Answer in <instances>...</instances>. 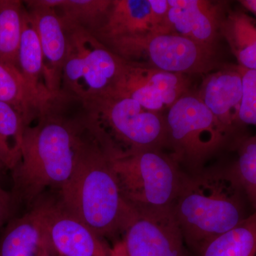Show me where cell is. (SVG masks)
Listing matches in <instances>:
<instances>
[{"mask_svg":"<svg viewBox=\"0 0 256 256\" xmlns=\"http://www.w3.org/2000/svg\"><path fill=\"white\" fill-rule=\"evenodd\" d=\"M172 212L193 254L207 240L255 213L230 162L207 164L195 172L184 173Z\"/></svg>","mask_w":256,"mask_h":256,"instance_id":"6da1fadb","label":"cell"},{"mask_svg":"<svg viewBox=\"0 0 256 256\" xmlns=\"http://www.w3.org/2000/svg\"><path fill=\"white\" fill-rule=\"evenodd\" d=\"M56 99L24 132L20 161L12 170L15 200L32 206L46 188L58 190L73 172L85 136L84 120L68 118Z\"/></svg>","mask_w":256,"mask_h":256,"instance_id":"7a4b0ae2","label":"cell"},{"mask_svg":"<svg viewBox=\"0 0 256 256\" xmlns=\"http://www.w3.org/2000/svg\"><path fill=\"white\" fill-rule=\"evenodd\" d=\"M60 195L63 206L101 238L124 234L136 215L122 200L107 156L86 127L73 172Z\"/></svg>","mask_w":256,"mask_h":256,"instance_id":"3957f363","label":"cell"},{"mask_svg":"<svg viewBox=\"0 0 256 256\" xmlns=\"http://www.w3.org/2000/svg\"><path fill=\"white\" fill-rule=\"evenodd\" d=\"M95 139L110 163L122 200L136 214L172 210L184 172L168 152L124 150L105 140Z\"/></svg>","mask_w":256,"mask_h":256,"instance_id":"277c9868","label":"cell"},{"mask_svg":"<svg viewBox=\"0 0 256 256\" xmlns=\"http://www.w3.org/2000/svg\"><path fill=\"white\" fill-rule=\"evenodd\" d=\"M166 150L184 172L202 170L236 139L222 124L196 94L188 92L165 112Z\"/></svg>","mask_w":256,"mask_h":256,"instance_id":"5b68a950","label":"cell"},{"mask_svg":"<svg viewBox=\"0 0 256 256\" xmlns=\"http://www.w3.org/2000/svg\"><path fill=\"white\" fill-rule=\"evenodd\" d=\"M88 130L124 150H166L165 114L146 110L137 101L106 96L82 102Z\"/></svg>","mask_w":256,"mask_h":256,"instance_id":"8992f818","label":"cell"},{"mask_svg":"<svg viewBox=\"0 0 256 256\" xmlns=\"http://www.w3.org/2000/svg\"><path fill=\"white\" fill-rule=\"evenodd\" d=\"M69 48L62 78L66 94L84 102L108 96L122 73L126 60L90 32L68 30Z\"/></svg>","mask_w":256,"mask_h":256,"instance_id":"52a82bcc","label":"cell"},{"mask_svg":"<svg viewBox=\"0 0 256 256\" xmlns=\"http://www.w3.org/2000/svg\"><path fill=\"white\" fill-rule=\"evenodd\" d=\"M105 45L124 60L136 62L143 58L148 60L146 65L170 73L202 75L217 67L215 48L174 34H150Z\"/></svg>","mask_w":256,"mask_h":256,"instance_id":"ba28073f","label":"cell"},{"mask_svg":"<svg viewBox=\"0 0 256 256\" xmlns=\"http://www.w3.org/2000/svg\"><path fill=\"white\" fill-rule=\"evenodd\" d=\"M190 85L188 76L126 60L122 73L108 96L128 98L146 110L165 114L178 98L190 92Z\"/></svg>","mask_w":256,"mask_h":256,"instance_id":"9c48e42d","label":"cell"},{"mask_svg":"<svg viewBox=\"0 0 256 256\" xmlns=\"http://www.w3.org/2000/svg\"><path fill=\"white\" fill-rule=\"evenodd\" d=\"M38 212L48 248L54 256H112L102 238L72 214L60 200L37 201Z\"/></svg>","mask_w":256,"mask_h":256,"instance_id":"30bf717a","label":"cell"},{"mask_svg":"<svg viewBox=\"0 0 256 256\" xmlns=\"http://www.w3.org/2000/svg\"><path fill=\"white\" fill-rule=\"evenodd\" d=\"M116 248L122 256H190L172 210L136 214Z\"/></svg>","mask_w":256,"mask_h":256,"instance_id":"8fae6325","label":"cell"},{"mask_svg":"<svg viewBox=\"0 0 256 256\" xmlns=\"http://www.w3.org/2000/svg\"><path fill=\"white\" fill-rule=\"evenodd\" d=\"M26 9L40 38L45 86L54 98H58L63 96L62 78L69 48L68 30L56 10L28 5Z\"/></svg>","mask_w":256,"mask_h":256,"instance_id":"7c38bea8","label":"cell"},{"mask_svg":"<svg viewBox=\"0 0 256 256\" xmlns=\"http://www.w3.org/2000/svg\"><path fill=\"white\" fill-rule=\"evenodd\" d=\"M170 34L215 48L226 16L224 3L207 0H168Z\"/></svg>","mask_w":256,"mask_h":256,"instance_id":"4fadbf2b","label":"cell"},{"mask_svg":"<svg viewBox=\"0 0 256 256\" xmlns=\"http://www.w3.org/2000/svg\"><path fill=\"white\" fill-rule=\"evenodd\" d=\"M242 92V76L237 65L207 74L196 94L234 139L244 133L237 122Z\"/></svg>","mask_w":256,"mask_h":256,"instance_id":"5bb4252c","label":"cell"},{"mask_svg":"<svg viewBox=\"0 0 256 256\" xmlns=\"http://www.w3.org/2000/svg\"><path fill=\"white\" fill-rule=\"evenodd\" d=\"M152 34L149 0H112L104 24L94 34L102 43Z\"/></svg>","mask_w":256,"mask_h":256,"instance_id":"9a60e30c","label":"cell"},{"mask_svg":"<svg viewBox=\"0 0 256 256\" xmlns=\"http://www.w3.org/2000/svg\"><path fill=\"white\" fill-rule=\"evenodd\" d=\"M18 69L33 97L43 107H48L56 99L50 96L45 86L40 38L26 8L18 50Z\"/></svg>","mask_w":256,"mask_h":256,"instance_id":"2e32d148","label":"cell"},{"mask_svg":"<svg viewBox=\"0 0 256 256\" xmlns=\"http://www.w3.org/2000/svg\"><path fill=\"white\" fill-rule=\"evenodd\" d=\"M48 250L34 206L22 216L12 220L0 238V256H42Z\"/></svg>","mask_w":256,"mask_h":256,"instance_id":"e0dca14e","label":"cell"},{"mask_svg":"<svg viewBox=\"0 0 256 256\" xmlns=\"http://www.w3.org/2000/svg\"><path fill=\"white\" fill-rule=\"evenodd\" d=\"M220 34L238 65L256 70V18L244 12H228L220 25Z\"/></svg>","mask_w":256,"mask_h":256,"instance_id":"ac0fdd59","label":"cell"},{"mask_svg":"<svg viewBox=\"0 0 256 256\" xmlns=\"http://www.w3.org/2000/svg\"><path fill=\"white\" fill-rule=\"evenodd\" d=\"M194 256H256V212L242 223L202 244Z\"/></svg>","mask_w":256,"mask_h":256,"instance_id":"d6986e66","label":"cell"},{"mask_svg":"<svg viewBox=\"0 0 256 256\" xmlns=\"http://www.w3.org/2000/svg\"><path fill=\"white\" fill-rule=\"evenodd\" d=\"M0 102L12 107L22 117L26 126L46 108L32 95L20 70L2 63H0Z\"/></svg>","mask_w":256,"mask_h":256,"instance_id":"ffe728a7","label":"cell"},{"mask_svg":"<svg viewBox=\"0 0 256 256\" xmlns=\"http://www.w3.org/2000/svg\"><path fill=\"white\" fill-rule=\"evenodd\" d=\"M24 11L23 2L0 0V63L18 69Z\"/></svg>","mask_w":256,"mask_h":256,"instance_id":"44dd1931","label":"cell"},{"mask_svg":"<svg viewBox=\"0 0 256 256\" xmlns=\"http://www.w3.org/2000/svg\"><path fill=\"white\" fill-rule=\"evenodd\" d=\"M112 0H64L57 12L67 30L94 34L104 24Z\"/></svg>","mask_w":256,"mask_h":256,"instance_id":"7402d4cb","label":"cell"},{"mask_svg":"<svg viewBox=\"0 0 256 256\" xmlns=\"http://www.w3.org/2000/svg\"><path fill=\"white\" fill-rule=\"evenodd\" d=\"M26 127L18 112L0 102V168L3 170H12L20 161Z\"/></svg>","mask_w":256,"mask_h":256,"instance_id":"603a6c76","label":"cell"},{"mask_svg":"<svg viewBox=\"0 0 256 256\" xmlns=\"http://www.w3.org/2000/svg\"><path fill=\"white\" fill-rule=\"evenodd\" d=\"M230 150L236 152L235 159L230 162L232 169L256 212V132L239 136Z\"/></svg>","mask_w":256,"mask_h":256,"instance_id":"cb8c5ba5","label":"cell"},{"mask_svg":"<svg viewBox=\"0 0 256 256\" xmlns=\"http://www.w3.org/2000/svg\"><path fill=\"white\" fill-rule=\"evenodd\" d=\"M242 76V98L237 122L240 128L247 126L256 127V70L238 66Z\"/></svg>","mask_w":256,"mask_h":256,"instance_id":"d4e9b609","label":"cell"},{"mask_svg":"<svg viewBox=\"0 0 256 256\" xmlns=\"http://www.w3.org/2000/svg\"><path fill=\"white\" fill-rule=\"evenodd\" d=\"M149 2L150 4L152 34H169V2L168 0H149Z\"/></svg>","mask_w":256,"mask_h":256,"instance_id":"484cf974","label":"cell"},{"mask_svg":"<svg viewBox=\"0 0 256 256\" xmlns=\"http://www.w3.org/2000/svg\"><path fill=\"white\" fill-rule=\"evenodd\" d=\"M15 201L12 192L5 191L0 186V228L9 220Z\"/></svg>","mask_w":256,"mask_h":256,"instance_id":"4316f807","label":"cell"},{"mask_svg":"<svg viewBox=\"0 0 256 256\" xmlns=\"http://www.w3.org/2000/svg\"><path fill=\"white\" fill-rule=\"evenodd\" d=\"M238 2L244 9L254 14L256 18V0H240Z\"/></svg>","mask_w":256,"mask_h":256,"instance_id":"83f0119b","label":"cell"},{"mask_svg":"<svg viewBox=\"0 0 256 256\" xmlns=\"http://www.w3.org/2000/svg\"><path fill=\"white\" fill-rule=\"evenodd\" d=\"M114 255L112 256H122V255H121L120 252L118 250H117V249L114 248Z\"/></svg>","mask_w":256,"mask_h":256,"instance_id":"f1b7e54d","label":"cell"},{"mask_svg":"<svg viewBox=\"0 0 256 256\" xmlns=\"http://www.w3.org/2000/svg\"><path fill=\"white\" fill-rule=\"evenodd\" d=\"M53 254H52V252H50V250H47L46 252H44V254L42 256H53Z\"/></svg>","mask_w":256,"mask_h":256,"instance_id":"f546056e","label":"cell"},{"mask_svg":"<svg viewBox=\"0 0 256 256\" xmlns=\"http://www.w3.org/2000/svg\"><path fill=\"white\" fill-rule=\"evenodd\" d=\"M2 171H3V170H2V168H0V174H1V172H2Z\"/></svg>","mask_w":256,"mask_h":256,"instance_id":"4dcf8cb0","label":"cell"},{"mask_svg":"<svg viewBox=\"0 0 256 256\" xmlns=\"http://www.w3.org/2000/svg\"></svg>","mask_w":256,"mask_h":256,"instance_id":"1f68e13d","label":"cell"}]
</instances>
